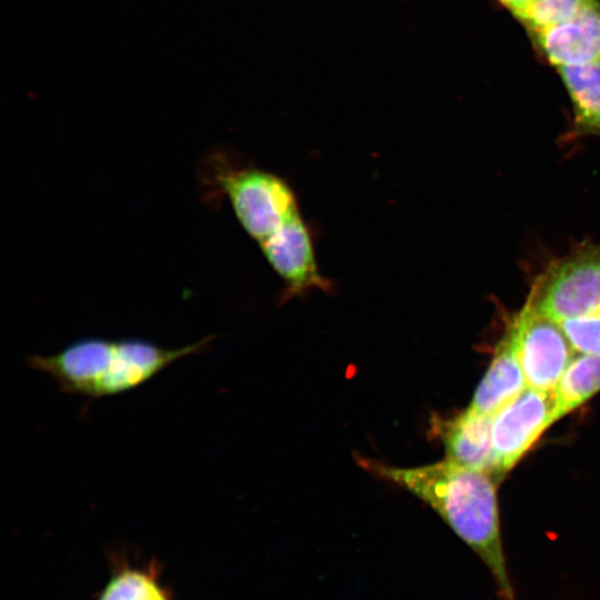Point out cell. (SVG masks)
I'll return each mask as SVG.
<instances>
[{
    "label": "cell",
    "instance_id": "obj_1",
    "mask_svg": "<svg viewBox=\"0 0 600 600\" xmlns=\"http://www.w3.org/2000/svg\"><path fill=\"white\" fill-rule=\"evenodd\" d=\"M358 463L431 507L490 571L501 600H517L502 546L497 499L498 479L491 473L448 459L400 468L360 458Z\"/></svg>",
    "mask_w": 600,
    "mask_h": 600
},
{
    "label": "cell",
    "instance_id": "obj_2",
    "mask_svg": "<svg viewBox=\"0 0 600 600\" xmlns=\"http://www.w3.org/2000/svg\"><path fill=\"white\" fill-rule=\"evenodd\" d=\"M213 337L168 349L141 339H81L61 351L32 354L27 364L50 376L60 391L89 399L130 391L152 379L174 361L202 353Z\"/></svg>",
    "mask_w": 600,
    "mask_h": 600
},
{
    "label": "cell",
    "instance_id": "obj_3",
    "mask_svg": "<svg viewBox=\"0 0 600 600\" xmlns=\"http://www.w3.org/2000/svg\"><path fill=\"white\" fill-rule=\"evenodd\" d=\"M214 181L258 246L302 216L292 187L271 171L222 161L216 167Z\"/></svg>",
    "mask_w": 600,
    "mask_h": 600
},
{
    "label": "cell",
    "instance_id": "obj_4",
    "mask_svg": "<svg viewBox=\"0 0 600 600\" xmlns=\"http://www.w3.org/2000/svg\"><path fill=\"white\" fill-rule=\"evenodd\" d=\"M558 322L600 316V244H588L552 262L527 299Z\"/></svg>",
    "mask_w": 600,
    "mask_h": 600
},
{
    "label": "cell",
    "instance_id": "obj_5",
    "mask_svg": "<svg viewBox=\"0 0 600 600\" xmlns=\"http://www.w3.org/2000/svg\"><path fill=\"white\" fill-rule=\"evenodd\" d=\"M509 330L527 386L554 392L576 354L560 323L526 302Z\"/></svg>",
    "mask_w": 600,
    "mask_h": 600
},
{
    "label": "cell",
    "instance_id": "obj_6",
    "mask_svg": "<svg viewBox=\"0 0 600 600\" xmlns=\"http://www.w3.org/2000/svg\"><path fill=\"white\" fill-rule=\"evenodd\" d=\"M554 392L527 387L492 418L496 476L500 480L554 422Z\"/></svg>",
    "mask_w": 600,
    "mask_h": 600
},
{
    "label": "cell",
    "instance_id": "obj_7",
    "mask_svg": "<svg viewBox=\"0 0 600 600\" xmlns=\"http://www.w3.org/2000/svg\"><path fill=\"white\" fill-rule=\"evenodd\" d=\"M259 248L283 284L281 303L312 290L332 291L333 283L319 269L312 232L302 216Z\"/></svg>",
    "mask_w": 600,
    "mask_h": 600
},
{
    "label": "cell",
    "instance_id": "obj_8",
    "mask_svg": "<svg viewBox=\"0 0 600 600\" xmlns=\"http://www.w3.org/2000/svg\"><path fill=\"white\" fill-rule=\"evenodd\" d=\"M536 38L557 68L600 64L599 0H590L570 20L536 32Z\"/></svg>",
    "mask_w": 600,
    "mask_h": 600
},
{
    "label": "cell",
    "instance_id": "obj_9",
    "mask_svg": "<svg viewBox=\"0 0 600 600\" xmlns=\"http://www.w3.org/2000/svg\"><path fill=\"white\" fill-rule=\"evenodd\" d=\"M492 418L493 416L480 414L467 408L452 419L440 420L434 424L444 446L446 459L463 467L487 471L497 478Z\"/></svg>",
    "mask_w": 600,
    "mask_h": 600
},
{
    "label": "cell",
    "instance_id": "obj_10",
    "mask_svg": "<svg viewBox=\"0 0 600 600\" xmlns=\"http://www.w3.org/2000/svg\"><path fill=\"white\" fill-rule=\"evenodd\" d=\"M527 387L513 338L508 329L468 409L480 414L494 416Z\"/></svg>",
    "mask_w": 600,
    "mask_h": 600
},
{
    "label": "cell",
    "instance_id": "obj_11",
    "mask_svg": "<svg viewBox=\"0 0 600 600\" xmlns=\"http://www.w3.org/2000/svg\"><path fill=\"white\" fill-rule=\"evenodd\" d=\"M558 70L572 103L574 133L600 137V64Z\"/></svg>",
    "mask_w": 600,
    "mask_h": 600
},
{
    "label": "cell",
    "instance_id": "obj_12",
    "mask_svg": "<svg viewBox=\"0 0 600 600\" xmlns=\"http://www.w3.org/2000/svg\"><path fill=\"white\" fill-rule=\"evenodd\" d=\"M600 391V356L574 357L554 390V421L571 412Z\"/></svg>",
    "mask_w": 600,
    "mask_h": 600
},
{
    "label": "cell",
    "instance_id": "obj_13",
    "mask_svg": "<svg viewBox=\"0 0 600 600\" xmlns=\"http://www.w3.org/2000/svg\"><path fill=\"white\" fill-rule=\"evenodd\" d=\"M98 600H170L151 570L124 568L113 576Z\"/></svg>",
    "mask_w": 600,
    "mask_h": 600
},
{
    "label": "cell",
    "instance_id": "obj_14",
    "mask_svg": "<svg viewBox=\"0 0 600 600\" xmlns=\"http://www.w3.org/2000/svg\"><path fill=\"white\" fill-rule=\"evenodd\" d=\"M590 0H536L523 20L533 32L573 18Z\"/></svg>",
    "mask_w": 600,
    "mask_h": 600
},
{
    "label": "cell",
    "instance_id": "obj_15",
    "mask_svg": "<svg viewBox=\"0 0 600 600\" xmlns=\"http://www.w3.org/2000/svg\"><path fill=\"white\" fill-rule=\"evenodd\" d=\"M576 353L600 356V316L559 322Z\"/></svg>",
    "mask_w": 600,
    "mask_h": 600
},
{
    "label": "cell",
    "instance_id": "obj_16",
    "mask_svg": "<svg viewBox=\"0 0 600 600\" xmlns=\"http://www.w3.org/2000/svg\"><path fill=\"white\" fill-rule=\"evenodd\" d=\"M518 19L524 20L536 0H498Z\"/></svg>",
    "mask_w": 600,
    "mask_h": 600
}]
</instances>
